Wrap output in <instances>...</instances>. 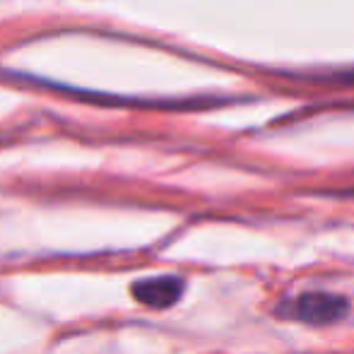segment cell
Segmentation results:
<instances>
[{"label": "cell", "mask_w": 354, "mask_h": 354, "mask_svg": "<svg viewBox=\"0 0 354 354\" xmlns=\"http://www.w3.org/2000/svg\"><path fill=\"white\" fill-rule=\"evenodd\" d=\"M186 282L176 275H159V277H142L136 280L131 287L133 297L149 308H169L181 299Z\"/></svg>", "instance_id": "2"}, {"label": "cell", "mask_w": 354, "mask_h": 354, "mask_svg": "<svg viewBox=\"0 0 354 354\" xmlns=\"http://www.w3.org/2000/svg\"><path fill=\"white\" fill-rule=\"evenodd\" d=\"M350 311V299L330 292H306L280 308L282 316L308 323V326H330V323L345 321Z\"/></svg>", "instance_id": "1"}]
</instances>
